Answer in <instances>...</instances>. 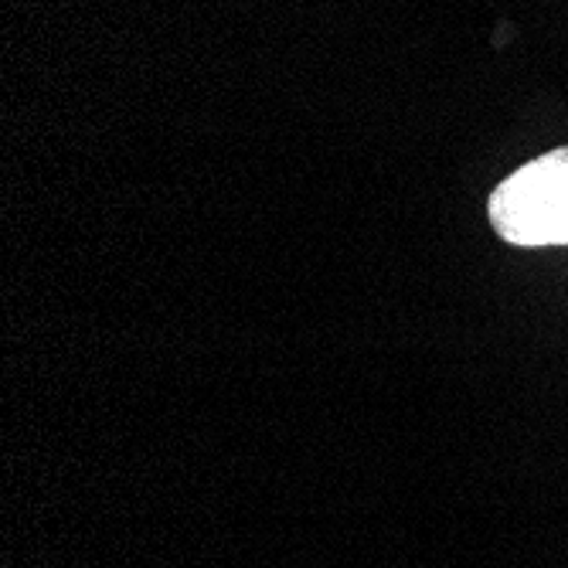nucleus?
<instances>
[{
  "label": "nucleus",
  "instance_id": "obj_1",
  "mask_svg": "<svg viewBox=\"0 0 568 568\" xmlns=\"http://www.w3.org/2000/svg\"><path fill=\"white\" fill-rule=\"evenodd\" d=\"M494 232L525 248L568 245V146L518 168L490 194Z\"/></svg>",
  "mask_w": 568,
  "mask_h": 568
}]
</instances>
